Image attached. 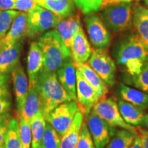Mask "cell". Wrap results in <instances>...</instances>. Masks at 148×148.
I'll return each mask as SVG.
<instances>
[{
  "instance_id": "obj_1",
  "label": "cell",
  "mask_w": 148,
  "mask_h": 148,
  "mask_svg": "<svg viewBox=\"0 0 148 148\" xmlns=\"http://www.w3.org/2000/svg\"><path fill=\"white\" fill-rule=\"evenodd\" d=\"M115 58L117 63L124 68L130 76H135L148 61V47L138 34L130 35L116 47Z\"/></svg>"
},
{
  "instance_id": "obj_2",
  "label": "cell",
  "mask_w": 148,
  "mask_h": 148,
  "mask_svg": "<svg viewBox=\"0 0 148 148\" xmlns=\"http://www.w3.org/2000/svg\"><path fill=\"white\" fill-rule=\"evenodd\" d=\"M35 86L40 97L41 112L45 116L58 105L72 100L60 84L55 72L42 69L37 75Z\"/></svg>"
},
{
  "instance_id": "obj_3",
  "label": "cell",
  "mask_w": 148,
  "mask_h": 148,
  "mask_svg": "<svg viewBox=\"0 0 148 148\" xmlns=\"http://www.w3.org/2000/svg\"><path fill=\"white\" fill-rule=\"evenodd\" d=\"M37 42L43 57L44 71L56 73L59 68L71 59V51L64 45L56 29L45 32Z\"/></svg>"
},
{
  "instance_id": "obj_4",
  "label": "cell",
  "mask_w": 148,
  "mask_h": 148,
  "mask_svg": "<svg viewBox=\"0 0 148 148\" xmlns=\"http://www.w3.org/2000/svg\"><path fill=\"white\" fill-rule=\"evenodd\" d=\"M62 18L37 4L27 13V36L34 38L57 26Z\"/></svg>"
},
{
  "instance_id": "obj_5",
  "label": "cell",
  "mask_w": 148,
  "mask_h": 148,
  "mask_svg": "<svg viewBox=\"0 0 148 148\" xmlns=\"http://www.w3.org/2000/svg\"><path fill=\"white\" fill-rule=\"evenodd\" d=\"M101 16L106 25L114 32H121L130 28L132 23L133 9L131 3L107 6Z\"/></svg>"
},
{
  "instance_id": "obj_6",
  "label": "cell",
  "mask_w": 148,
  "mask_h": 148,
  "mask_svg": "<svg viewBox=\"0 0 148 148\" xmlns=\"http://www.w3.org/2000/svg\"><path fill=\"white\" fill-rule=\"evenodd\" d=\"M92 110L101 119L107 122L110 126L136 130V127L127 124L123 120L115 98L112 97L101 98L94 105Z\"/></svg>"
},
{
  "instance_id": "obj_7",
  "label": "cell",
  "mask_w": 148,
  "mask_h": 148,
  "mask_svg": "<svg viewBox=\"0 0 148 148\" xmlns=\"http://www.w3.org/2000/svg\"><path fill=\"white\" fill-rule=\"evenodd\" d=\"M88 64L108 86H114L116 65L106 49L97 48L94 49L88 60Z\"/></svg>"
},
{
  "instance_id": "obj_8",
  "label": "cell",
  "mask_w": 148,
  "mask_h": 148,
  "mask_svg": "<svg viewBox=\"0 0 148 148\" xmlns=\"http://www.w3.org/2000/svg\"><path fill=\"white\" fill-rule=\"evenodd\" d=\"M78 110L76 101L71 100L58 105L45 116L47 123L52 125L60 136L67 130Z\"/></svg>"
},
{
  "instance_id": "obj_9",
  "label": "cell",
  "mask_w": 148,
  "mask_h": 148,
  "mask_svg": "<svg viewBox=\"0 0 148 148\" xmlns=\"http://www.w3.org/2000/svg\"><path fill=\"white\" fill-rule=\"evenodd\" d=\"M86 124L96 148H105L115 134V127L110 126L91 110L85 116Z\"/></svg>"
},
{
  "instance_id": "obj_10",
  "label": "cell",
  "mask_w": 148,
  "mask_h": 148,
  "mask_svg": "<svg viewBox=\"0 0 148 148\" xmlns=\"http://www.w3.org/2000/svg\"><path fill=\"white\" fill-rule=\"evenodd\" d=\"M85 25L92 45L97 49H105L110 43V34L102 20L95 14H90L84 19Z\"/></svg>"
},
{
  "instance_id": "obj_11",
  "label": "cell",
  "mask_w": 148,
  "mask_h": 148,
  "mask_svg": "<svg viewBox=\"0 0 148 148\" xmlns=\"http://www.w3.org/2000/svg\"><path fill=\"white\" fill-rule=\"evenodd\" d=\"M99 99L92 86L76 69V102L79 110L87 116Z\"/></svg>"
},
{
  "instance_id": "obj_12",
  "label": "cell",
  "mask_w": 148,
  "mask_h": 148,
  "mask_svg": "<svg viewBox=\"0 0 148 148\" xmlns=\"http://www.w3.org/2000/svg\"><path fill=\"white\" fill-rule=\"evenodd\" d=\"M12 79L15 95L16 110L18 116L21 113L23 108L29 88L26 74L23 68L19 64L12 71Z\"/></svg>"
},
{
  "instance_id": "obj_13",
  "label": "cell",
  "mask_w": 148,
  "mask_h": 148,
  "mask_svg": "<svg viewBox=\"0 0 148 148\" xmlns=\"http://www.w3.org/2000/svg\"><path fill=\"white\" fill-rule=\"evenodd\" d=\"M21 49V42L0 47V73H12L19 64Z\"/></svg>"
},
{
  "instance_id": "obj_14",
  "label": "cell",
  "mask_w": 148,
  "mask_h": 148,
  "mask_svg": "<svg viewBox=\"0 0 148 148\" xmlns=\"http://www.w3.org/2000/svg\"><path fill=\"white\" fill-rule=\"evenodd\" d=\"M71 53L74 64L84 63L91 55L92 49L82 27L73 37Z\"/></svg>"
},
{
  "instance_id": "obj_15",
  "label": "cell",
  "mask_w": 148,
  "mask_h": 148,
  "mask_svg": "<svg viewBox=\"0 0 148 148\" xmlns=\"http://www.w3.org/2000/svg\"><path fill=\"white\" fill-rule=\"evenodd\" d=\"M57 78L72 100L76 101V68L72 59L57 70Z\"/></svg>"
},
{
  "instance_id": "obj_16",
  "label": "cell",
  "mask_w": 148,
  "mask_h": 148,
  "mask_svg": "<svg viewBox=\"0 0 148 148\" xmlns=\"http://www.w3.org/2000/svg\"><path fill=\"white\" fill-rule=\"evenodd\" d=\"M27 35V13L21 12L12 22L6 34L0 40V47L21 42Z\"/></svg>"
},
{
  "instance_id": "obj_17",
  "label": "cell",
  "mask_w": 148,
  "mask_h": 148,
  "mask_svg": "<svg viewBox=\"0 0 148 148\" xmlns=\"http://www.w3.org/2000/svg\"><path fill=\"white\" fill-rule=\"evenodd\" d=\"M81 27L79 16L73 15L62 18L56 27L64 45L70 51L73 37Z\"/></svg>"
},
{
  "instance_id": "obj_18",
  "label": "cell",
  "mask_w": 148,
  "mask_h": 148,
  "mask_svg": "<svg viewBox=\"0 0 148 148\" xmlns=\"http://www.w3.org/2000/svg\"><path fill=\"white\" fill-rule=\"evenodd\" d=\"M43 67V57L38 42L30 43L27 55V71L28 74L29 85H35L36 77Z\"/></svg>"
},
{
  "instance_id": "obj_19",
  "label": "cell",
  "mask_w": 148,
  "mask_h": 148,
  "mask_svg": "<svg viewBox=\"0 0 148 148\" xmlns=\"http://www.w3.org/2000/svg\"><path fill=\"white\" fill-rule=\"evenodd\" d=\"M77 71L80 72L85 79L95 90L99 99L106 97L108 92V86L98 74L88 63L74 64Z\"/></svg>"
},
{
  "instance_id": "obj_20",
  "label": "cell",
  "mask_w": 148,
  "mask_h": 148,
  "mask_svg": "<svg viewBox=\"0 0 148 148\" xmlns=\"http://www.w3.org/2000/svg\"><path fill=\"white\" fill-rule=\"evenodd\" d=\"M117 104L122 117L127 124L134 127L143 126L146 114L145 109L135 106L123 99H119Z\"/></svg>"
},
{
  "instance_id": "obj_21",
  "label": "cell",
  "mask_w": 148,
  "mask_h": 148,
  "mask_svg": "<svg viewBox=\"0 0 148 148\" xmlns=\"http://www.w3.org/2000/svg\"><path fill=\"white\" fill-rule=\"evenodd\" d=\"M118 92L121 99L135 106L147 109L148 108V93L136 89L122 82L118 84Z\"/></svg>"
},
{
  "instance_id": "obj_22",
  "label": "cell",
  "mask_w": 148,
  "mask_h": 148,
  "mask_svg": "<svg viewBox=\"0 0 148 148\" xmlns=\"http://www.w3.org/2000/svg\"><path fill=\"white\" fill-rule=\"evenodd\" d=\"M83 119L84 114L78 109L69 127L61 136L60 148H75Z\"/></svg>"
},
{
  "instance_id": "obj_23",
  "label": "cell",
  "mask_w": 148,
  "mask_h": 148,
  "mask_svg": "<svg viewBox=\"0 0 148 148\" xmlns=\"http://www.w3.org/2000/svg\"><path fill=\"white\" fill-rule=\"evenodd\" d=\"M41 110V104L39 95L35 85H29L28 93L24 104L21 113L17 117L23 118L24 120L30 123L32 118Z\"/></svg>"
},
{
  "instance_id": "obj_24",
  "label": "cell",
  "mask_w": 148,
  "mask_h": 148,
  "mask_svg": "<svg viewBox=\"0 0 148 148\" xmlns=\"http://www.w3.org/2000/svg\"><path fill=\"white\" fill-rule=\"evenodd\" d=\"M132 23L140 40L148 47V8L139 5L133 7Z\"/></svg>"
},
{
  "instance_id": "obj_25",
  "label": "cell",
  "mask_w": 148,
  "mask_h": 148,
  "mask_svg": "<svg viewBox=\"0 0 148 148\" xmlns=\"http://www.w3.org/2000/svg\"><path fill=\"white\" fill-rule=\"evenodd\" d=\"M37 4L51 11L62 18L73 15L74 3L73 0H36Z\"/></svg>"
},
{
  "instance_id": "obj_26",
  "label": "cell",
  "mask_w": 148,
  "mask_h": 148,
  "mask_svg": "<svg viewBox=\"0 0 148 148\" xmlns=\"http://www.w3.org/2000/svg\"><path fill=\"white\" fill-rule=\"evenodd\" d=\"M137 134L136 130L123 128L116 130L114 136L105 148H130Z\"/></svg>"
},
{
  "instance_id": "obj_27",
  "label": "cell",
  "mask_w": 148,
  "mask_h": 148,
  "mask_svg": "<svg viewBox=\"0 0 148 148\" xmlns=\"http://www.w3.org/2000/svg\"><path fill=\"white\" fill-rule=\"evenodd\" d=\"M45 125V117L41 110H40L30 121L32 132V148H40Z\"/></svg>"
},
{
  "instance_id": "obj_28",
  "label": "cell",
  "mask_w": 148,
  "mask_h": 148,
  "mask_svg": "<svg viewBox=\"0 0 148 148\" xmlns=\"http://www.w3.org/2000/svg\"><path fill=\"white\" fill-rule=\"evenodd\" d=\"M4 145L5 148H22L17 118H12L10 119L5 134Z\"/></svg>"
},
{
  "instance_id": "obj_29",
  "label": "cell",
  "mask_w": 148,
  "mask_h": 148,
  "mask_svg": "<svg viewBox=\"0 0 148 148\" xmlns=\"http://www.w3.org/2000/svg\"><path fill=\"white\" fill-rule=\"evenodd\" d=\"M60 137L52 125L46 123L40 148H60Z\"/></svg>"
},
{
  "instance_id": "obj_30",
  "label": "cell",
  "mask_w": 148,
  "mask_h": 148,
  "mask_svg": "<svg viewBox=\"0 0 148 148\" xmlns=\"http://www.w3.org/2000/svg\"><path fill=\"white\" fill-rule=\"evenodd\" d=\"M20 12L14 10H0V40L6 34L12 22Z\"/></svg>"
},
{
  "instance_id": "obj_31",
  "label": "cell",
  "mask_w": 148,
  "mask_h": 148,
  "mask_svg": "<svg viewBox=\"0 0 148 148\" xmlns=\"http://www.w3.org/2000/svg\"><path fill=\"white\" fill-rule=\"evenodd\" d=\"M75 148H96L86 121H83Z\"/></svg>"
},
{
  "instance_id": "obj_32",
  "label": "cell",
  "mask_w": 148,
  "mask_h": 148,
  "mask_svg": "<svg viewBox=\"0 0 148 148\" xmlns=\"http://www.w3.org/2000/svg\"><path fill=\"white\" fill-rule=\"evenodd\" d=\"M74 4L84 14H90L101 8L103 0H73Z\"/></svg>"
},
{
  "instance_id": "obj_33",
  "label": "cell",
  "mask_w": 148,
  "mask_h": 148,
  "mask_svg": "<svg viewBox=\"0 0 148 148\" xmlns=\"http://www.w3.org/2000/svg\"><path fill=\"white\" fill-rule=\"evenodd\" d=\"M18 124L22 148H30L32 146V132L30 123L24 120L23 118H18Z\"/></svg>"
},
{
  "instance_id": "obj_34",
  "label": "cell",
  "mask_w": 148,
  "mask_h": 148,
  "mask_svg": "<svg viewBox=\"0 0 148 148\" xmlns=\"http://www.w3.org/2000/svg\"><path fill=\"white\" fill-rule=\"evenodd\" d=\"M131 77V83L135 87L148 93V61L144 64L139 73Z\"/></svg>"
},
{
  "instance_id": "obj_35",
  "label": "cell",
  "mask_w": 148,
  "mask_h": 148,
  "mask_svg": "<svg viewBox=\"0 0 148 148\" xmlns=\"http://www.w3.org/2000/svg\"><path fill=\"white\" fill-rule=\"evenodd\" d=\"M36 5L37 3L34 0H16L14 10L27 12L34 8Z\"/></svg>"
},
{
  "instance_id": "obj_36",
  "label": "cell",
  "mask_w": 148,
  "mask_h": 148,
  "mask_svg": "<svg viewBox=\"0 0 148 148\" xmlns=\"http://www.w3.org/2000/svg\"><path fill=\"white\" fill-rule=\"evenodd\" d=\"M12 119L11 114L10 113H6L4 118L0 122V147L4 145L5 138L7 130H8L9 123H10V119Z\"/></svg>"
},
{
  "instance_id": "obj_37",
  "label": "cell",
  "mask_w": 148,
  "mask_h": 148,
  "mask_svg": "<svg viewBox=\"0 0 148 148\" xmlns=\"http://www.w3.org/2000/svg\"><path fill=\"white\" fill-rule=\"evenodd\" d=\"M12 107V102L10 97H0V116L5 114L10 111Z\"/></svg>"
},
{
  "instance_id": "obj_38",
  "label": "cell",
  "mask_w": 148,
  "mask_h": 148,
  "mask_svg": "<svg viewBox=\"0 0 148 148\" xmlns=\"http://www.w3.org/2000/svg\"><path fill=\"white\" fill-rule=\"evenodd\" d=\"M136 128L141 139L142 148H148V130L141 126H137Z\"/></svg>"
},
{
  "instance_id": "obj_39",
  "label": "cell",
  "mask_w": 148,
  "mask_h": 148,
  "mask_svg": "<svg viewBox=\"0 0 148 148\" xmlns=\"http://www.w3.org/2000/svg\"><path fill=\"white\" fill-rule=\"evenodd\" d=\"M16 1V0H0V10H14Z\"/></svg>"
},
{
  "instance_id": "obj_40",
  "label": "cell",
  "mask_w": 148,
  "mask_h": 148,
  "mask_svg": "<svg viewBox=\"0 0 148 148\" xmlns=\"http://www.w3.org/2000/svg\"><path fill=\"white\" fill-rule=\"evenodd\" d=\"M132 1H139V0H103L101 4V8H104L109 5L114 4H119L123 3H130Z\"/></svg>"
},
{
  "instance_id": "obj_41",
  "label": "cell",
  "mask_w": 148,
  "mask_h": 148,
  "mask_svg": "<svg viewBox=\"0 0 148 148\" xmlns=\"http://www.w3.org/2000/svg\"><path fill=\"white\" fill-rule=\"evenodd\" d=\"M10 90L8 84H4L0 86V97H10Z\"/></svg>"
},
{
  "instance_id": "obj_42",
  "label": "cell",
  "mask_w": 148,
  "mask_h": 148,
  "mask_svg": "<svg viewBox=\"0 0 148 148\" xmlns=\"http://www.w3.org/2000/svg\"><path fill=\"white\" fill-rule=\"evenodd\" d=\"M130 148H142L141 139H140V136L138 134L136 136V137H135L132 145L130 146Z\"/></svg>"
},
{
  "instance_id": "obj_43",
  "label": "cell",
  "mask_w": 148,
  "mask_h": 148,
  "mask_svg": "<svg viewBox=\"0 0 148 148\" xmlns=\"http://www.w3.org/2000/svg\"><path fill=\"white\" fill-rule=\"evenodd\" d=\"M10 76L8 74H3L0 73V86L6 84L8 83Z\"/></svg>"
},
{
  "instance_id": "obj_44",
  "label": "cell",
  "mask_w": 148,
  "mask_h": 148,
  "mask_svg": "<svg viewBox=\"0 0 148 148\" xmlns=\"http://www.w3.org/2000/svg\"><path fill=\"white\" fill-rule=\"evenodd\" d=\"M143 126L145 127L146 129L148 130V112L147 113L146 112L145 118H144V121H143Z\"/></svg>"
},
{
  "instance_id": "obj_45",
  "label": "cell",
  "mask_w": 148,
  "mask_h": 148,
  "mask_svg": "<svg viewBox=\"0 0 148 148\" xmlns=\"http://www.w3.org/2000/svg\"><path fill=\"white\" fill-rule=\"evenodd\" d=\"M5 115V114H3V115H1V116H0V122L1 121V120H2V119H3V118H4Z\"/></svg>"
},
{
  "instance_id": "obj_46",
  "label": "cell",
  "mask_w": 148,
  "mask_h": 148,
  "mask_svg": "<svg viewBox=\"0 0 148 148\" xmlns=\"http://www.w3.org/2000/svg\"><path fill=\"white\" fill-rule=\"evenodd\" d=\"M143 1L145 3V4L148 6V0H143Z\"/></svg>"
},
{
  "instance_id": "obj_47",
  "label": "cell",
  "mask_w": 148,
  "mask_h": 148,
  "mask_svg": "<svg viewBox=\"0 0 148 148\" xmlns=\"http://www.w3.org/2000/svg\"><path fill=\"white\" fill-rule=\"evenodd\" d=\"M0 148H5V145H3L1 146V147H0Z\"/></svg>"
},
{
  "instance_id": "obj_48",
  "label": "cell",
  "mask_w": 148,
  "mask_h": 148,
  "mask_svg": "<svg viewBox=\"0 0 148 148\" xmlns=\"http://www.w3.org/2000/svg\"><path fill=\"white\" fill-rule=\"evenodd\" d=\"M34 1H36V0H34Z\"/></svg>"
}]
</instances>
